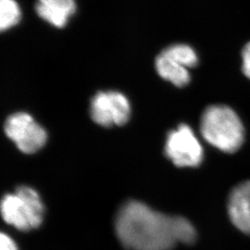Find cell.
<instances>
[{"label":"cell","instance_id":"13","mask_svg":"<svg viewBox=\"0 0 250 250\" xmlns=\"http://www.w3.org/2000/svg\"><path fill=\"white\" fill-rule=\"evenodd\" d=\"M0 250H19L16 243L8 234L0 232Z\"/></svg>","mask_w":250,"mask_h":250},{"label":"cell","instance_id":"2","mask_svg":"<svg viewBox=\"0 0 250 250\" xmlns=\"http://www.w3.org/2000/svg\"><path fill=\"white\" fill-rule=\"evenodd\" d=\"M204 139L226 153L237 151L245 139V129L240 118L231 107L214 105L207 107L200 122Z\"/></svg>","mask_w":250,"mask_h":250},{"label":"cell","instance_id":"4","mask_svg":"<svg viewBox=\"0 0 250 250\" xmlns=\"http://www.w3.org/2000/svg\"><path fill=\"white\" fill-rule=\"evenodd\" d=\"M165 155L178 167H197L203 161V147L192 129L181 125L168 134Z\"/></svg>","mask_w":250,"mask_h":250},{"label":"cell","instance_id":"11","mask_svg":"<svg viewBox=\"0 0 250 250\" xmlns=\"http://www.w3.org/2000/svg\"><path fill=\"white\" fill-rule=\"evenodd\" d=\"M166 53L169 54L172 58L184 64L188 69L194 68L198 64V57L196 51L188 45L175 44L171 45L164 49Z\"/></svg>","mask_w":250,"mask_h":250},{"label":"cell","instance_id":"10","mask_svg":"<svg viewBox=\"0 0 250 250\" xmlns=\"http://www.w3.org/2000/svg\"><path fill=\"white\" fill-rule=\"evenodd\" d=\"M21 20V10L16 0H0V33L16 26Z\"/></svg>","mask_w":250,"mask_h":250},{"label":"cell","instance_id":"6","mask_svg":"<svg viewBox=\"0 0 250 250\" xmlns=\"http://www.w3.org/2000/svg\"><path fill=\"white\" fill-rule=\"evenodd\" d=\"M130 115L129 100L120 92H99L92 99L91 117L96 124L103 127L125 125Z\"/></svg>","mask_w":250,"mask_h":250},{"label":"cell","instance_id":"12","mask_svg":"<svg viewBox=\"0 0 250 250\" xmlns=\"http://www.w3.org/2000/svg\"><path fill=\"white\" fill-rule=\"evenodd\" d=\"M242 70L244 74L250 79V42L245 45L242 51Z\"/></svg>","mask_w":250,"mask_h":250},{"label":"cell","instance_id":"1","mask_svg":"<svg viewBox=\"0 0 250 250\" xmlns=\"http://www.w3.org/2000/svg\"><path fill=\"white\" fill-rule=\"evenodd\" d=\"M115 230L124 247L131 250H171L180 243L190 245L197 239L188 219L163 214L135 200L121 208Z\"/></svg>","mask_w":250,"mask_h":250},{"label":"cell","instance_id":"3","mask_svg":"<svg viewBox=\"0 0 250 250\" xmlns=\"http://www.w3.org/2000/svg\"><path fill=\"white\" fill-rule=\"evenodd\" d=\"M3 220L20 231L38 228L44 218V205L33 188L21 187L14 194L3 197L0 203Z\"/></svg>","mask_w":250,"mask_h":250},{"label":"cell","instance_id":"7","mask_svg":"<svg viewBox=\"0 0 250 250\" xmlns=\"http://www.w3.org/2000/svg\"><path fill=\"white\" fill-rule=\"evenodd\" d=\"M228 213L238 230L250 234V181L233 188L228 199Z\"/></svg>","mask_w":250,"mask_h":250},{"label":"cell","instance_id":"9","mask_svg":"<svg viewBox=\"0 0 250 250\" xmlns=\"http://www.w3.org/2000/svg\"><path fill=\"white\" fill-rule=\"evenodd\" d=\"M156 70L162 79L178 87L186 86L191 80L189 69L164 50L156 59Z\"/></svg>","mask_w":250,"mask_h":250},{"label":"cell","instance_id":"5","mask_svg":"<svg viewBox=\"0 0 250 250\" xmlns=\"http://www.w3.org/2000/svg\"><path fill=\"white\" fill-rule=\"evenodd\" d=\"M5 133L19 149L32 154L41 149L46 142L45 129L38 125L33 117L20 112L9 116L5 124Z\"/></svg>","mask_w":250,"mask_h":250},{"label":"cell","instance_id":"8","mask_svg":"<svg viewBox=\"0 0 250 250\" xmlns=\"http://www.w3.org/2000/svg\"><path fill=\"white\" fill-rule=\"evenodd\" d=\"M36 11L51 25L63 28L76 12V3L75 0H37Z\"/></svg>","mask_w":250,"mask_h":250}]
</instances>
